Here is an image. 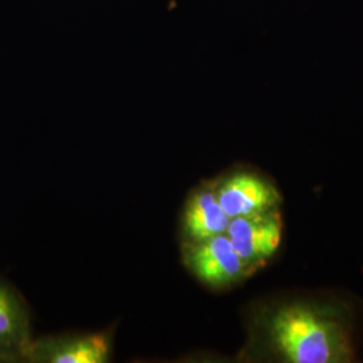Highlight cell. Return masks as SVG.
<instances>
[{
	"label": "cell",
	"instance_id": "cell-1",
	"mask_svg": "<svg viewBox=\"0 0 363 363\" xmlns=\"http://www.w3.org/2000/svg\"><path fill=\"white\" fill-rule=\"evenodd\" d=\"M244 361H357L352 315L342 301L286 298L255 304L247 315Z\"/></svg>",
	"mask_w": 363,
	"mask_h": 363
},
{
	"label": "cell",
	"instance_id": "cell-2",
	"mask_svg": "<svg viewBox=\"0 0 363 363\" xmlns=\"http://www.w3.org/2000/svg\"><path fill=\"white\" fill-rule=\"evenodd\" d=\"M187 271L211 291H226L257 272L235 252L226 234L198 242H182Z\"/></svg>",
	"mask_w": 363,
	"mask_h": 363
},
{
	"label": "cell",
	"instance_id": "cell-3",
	"mask_svg": "<svg viewBox=\"0 0 363 363\" xmlns=\"http://www.w3.org/2000/svg\"><path fill=\"white\" fill-rule=\"evenodd\" d=\"M214 191L228 217H247L280 208L283 195L265 174L252 169H233L213 179Z\"/></svg>",
	"mask_w": 363,
	"mask_h": 363
},
{
	"label": "cell",
	"instance_id": "cell-4",
	"mask_svg": "<svg viewBox=\"0 0 363 363\" xmlns=\"http://www.w3.org/2000/svg\"><path fill=\"white\" fill-rule=\"evenodd\" d=\"M283 229L281 211L273 208L259 214L232 218L225 234L240 257L259 271L279 252Z\"/></svg>",
	"mask_w": 363,
	"mask_h": 363
},
{
	"label": "cell",
	"instance_id": "cell-5",
	"mask_svg": "<svg viewBox=\"0 0 363 363\" xmlns=\"http://www.w3.org/2000/svg\"><path fill=\"white\" fill-rule=\"evenodd\" d=\"M112 358V334L72 333L34 337L26 363H108Z\"/></svg>",
	"mask_w": 363,
	"mask_h": 363
},
{
	"label": "cell",
	"instance_id": "cell-6",
	"mask_svg": "<svg viewBox=\"0 0 363 363\" xmlns=\"http://www.w3.org/2000/svg\"><path fill=\"white\" fill-rule=\"evenodd\" d=\"M34 339L26 300L0 279V363H26Z\"/></svg>",
	"mask_w": 363,
	"mask_h": 363
},
{
	"label": "cell",
	"instance_id": "cell-7",
	"mask_svg": "<svg viewBox=\"0 0 363 363\" xmlns=\"http://www.w3.org/2000/svg\"><path fill=\"white\" fill-rule=\"evenodd\" d=\"M230 218L218 202L213 181L196 186L182 213V242H198L226 233Z\"/></svg>",
	"mask_w": 363,
	"mask_h": 363
}]
</instances>
